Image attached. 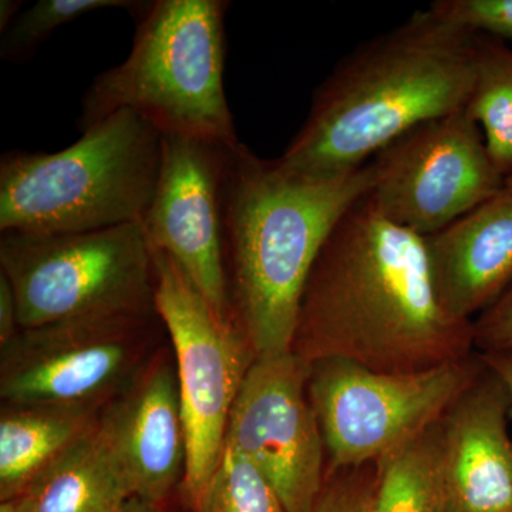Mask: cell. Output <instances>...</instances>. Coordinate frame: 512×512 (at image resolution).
<instances>
[{"label":"cell","instance_id":"6da1fadb","mask_svg":"<svg viewBox=\"0 0 512 512\" xmlns=\"http://www.w3.org/2000/svg\"><path fill=\"white\" fill-rule=\"evenodd\" d=\"M292 352L413 373L476 353L474 322L444 311L424 238L386 220L369 195L340 220L303 291Z\"/></svg>","mask_w":512,"mask_h":512},{"label":"cell","instance_id":"7a4b0ae2","mask_svg":"<svg viewBox=\"0 0 512 512\" xmlns=\"http://www.w3.org/2000/svg\"><path fill=\"white\" fill-rule=\"evenodd\" d=\"M476 43L431 8L363 43L320 84L281 160L318 177L350 173L414 127L466 109Z\"/></svg>","mask_w":512,"mask_h":512},{"label":"cell","instance_id":"3957f363","mask_svg":"<svg viewBox=\"0 0 512 512\" xmlns=\"http://www.w3.org/2000/svg\"><path fill=\"white\" fill-rule=\"evenodd\" d=\"M372 187L370 165L318 177L244 144L228 150L222 238L232 316L255 357L292 350L299 306L333 229Z\"/></svg>","mask_w":512,"mask_h":512},{"label":"cell","instance_id":"277c9868","mask_svg":"<svg viewBox=\"0 0 512 512\" xmlns=\"http://www.w3.org/2000/svg\"><path fill=\"white\" fill-rule=\"evenodd\" d=\"M225 0H156L134 18L130 55L99 74L82 99L80 130L130 110L163 136L241 143L225 94Z\"/></svg>","mask_w":512,"mask_h":512},{"label":"cell","instance_id":"5b68a950","mask_svg":"<svg viewBox=\"0 0 512 512\" xmlns=\"http://www.w3.org/2000/svg\"><path fill=\"white\" fill-rule=\"evenodd\" d=\"M163 134L134 111L84 128L57 153L0 158V232L50 235L141 224L160 173Z\"/></svg>","mask_w":512,"mask_h":512},{"label":"cell","instance_id":"8992f818","mask_svg":"<svg viewBox=\"0 0 512 512\" xmlns=\"http://www.w3.org/2000/svg\"><path fill=\"white\" fill-rule=\"evenodd\" d=\"M0 272L15 292L22 329L157 311L154 252L141 224L0 232Z\"/></svg>","mask_w":512,"mask_h":512},{"label":"cell","instance_id":"52a82bcc","mask_svg":"<svg viewBox=\"0 0 512 512\" xmlns=\"http://www.w3.org/2000/svg\"><path fill=\"white\" fill-rule=\"evenodd\" d=\"M480 353L413 373H382L342 359L309 365L308 393L328 473L377 463L439 423L483 373Z\"/></svg>","mask_w":512,"mask_h":512},{"label":"cell","instance_id":"ba28073f","mask_svg":"<svg viewBox=\"0 0 512 512\" xmlns=\"http://www.w3.org/2000/svg\"><path fill=\"white\" fill-rule=\"evenodd\" d=\"M153 252L156 308L174 350L187 434L181 488L192 510L220 464L229 416L255 355L237 322L222 318L170 255Z\"/></svg>","mask_w":512,"mask_h":512},{"label":"cell","instance_id":"9c48e42d","mask_svg":"<svg viewBox=\"0 0 512 512\" xmlns=\"http://www.w3.org/2000/svg\"><path fill=\"white\" fill-rule=\"evenodd\" d=\"M157 311L22 329L0 348V397L12 406L100 413L154 356Z\"/></svg>","mask_w":512,"mask_h":512},{"label":"cell","instance_id":"30bf717a","mask_svg":"<svg viewBox=\"0 0 512 512\" xmlns=\"http://www.w3.org/2000/svg\"><path fill=\"white\" fill-rule=\"evenodd\" d=\"M369 198L397 227L426 238L505 187L484 136L467 110L427 121L369 163Z\"/></svg>","mask_w":512,"mask_h":512},{"label":"cell","instance_id":"8fae6325","mask_svg":"<svg viewBox=\"0 0 512 512\" xmlns=\"http://www.w3.org/2000/svg\"><path fill=\"white\" fill-rule=\"evenodd\" d=\"M308 379V363L292 350L255 357L225 434V447L261 471L288 512H313L328 477Z\"/></svg>","mask_w":512,"mask_h":512},{"label":"cell","instance_id":"7c38bea8","mask_svg":"<svg viewBox=\"0 0 512 512\" xmlns=\"http://www.w3.org/2000/svg\"><path fill=\"white\" fill-rule=\"evenodd\" d=\"M229 148L163 136L156 191L141 227L151 248L170 255L222 318L234 319L222 238V183Z\"/></svg>","mask_w":512,"mask_h":512},{"label":"cell","instance_id":"4fadbf2b","mask_svg":"<svg viewBox=\"0 0 512 512\" xmlns=\"http://www.w3.org/2000/svg\"><path fill=\"white\" fill-rule=\"evenodd\" d=\"M97 433L133 497L165 504L183 487L187 434L177 366L167 346L101 409Z\"/></svg>","mask_w":512,"mask_h":512},{"label":"cell","instance_id":"5bb4252c","mask_svg":"<svg viewBox=\"0 0 512 512\" xmlns=\"http://www.w3.org/2000/svg\"><path fill=\"white\" fill-rule=\"evenodd\" d=\"M510 407L504 383L485 365L441 417L448 512H512Z\"/></svg>","mask_w":512,"mask_h":512},{"label":"cell","instance_id":"9a60e30c","mask_svg":"<svg viewBox=\"0 0 512 512\" xmlns=\"http://www.w3.org/2000/svg\"><path fill=\"white\" fill-rule=\"evenodd\" d=\"M431 282L448 315L474 322L512 286V190L424 238Z\"/></svg>","mask_w":512,"mask_h":512},{"label":"cell","instance_id":"2e32d148","mask_svg":"<svg viewBox=\"0 0 512 512\" xmlns=\"http://www.w3.org/2000/svg\"><path fill=\"white\" fill-rule=\"evenodd\" d=\"M131 497L96 424L37 474L12 503L18 512H120Z\"/></svg>","mask_w":512,"mask_h":512},{"label":"cell","instance_id":"e0dca14e","mask_svg":"<svg viewBox=\"0 0 512 512\" xmlns=\"http://www.w3.org/2000/svg\"><path fill=\"white\" fill-rule=\"evenodd\" d=\"M99 413L55 406L0 412V501L15 500L50 463L96 427Z\"/></svg>","mask_w":512,"mask_h":512},{"label":"cell","instance_id":"ac0fdd59","mask_svg":"<svg viewBox=\"0 0 512 512\" xmlns=\"http://www.w3.org/2000/svg\"><path fill=\"white\" fill-rule=\"evenodd\" d=\"M372 512L446 510L439 423L377 461Z\"/></svg>","mask_w":512,"mask_h":512},{"label":"cell","instance_id":"d6986e66","mask_svg":"<svg viewBox=\"0 0 512 512\" xmlns=\"http://www.w3.org/2000/svg\"><path fill=\"white\" fill-rule=\"evenodd\" d=\"M466 110L480 127L495 167L507 180L512 175V49L504 40L477 33Z\"/></svg>","mask_w":512,"mask_h":512},{"label":"cell","instance_id":"ffe728a7","mask_svg":"<svg viewBox=\"0 0 512 512\" xmlns=\"http://www.w3.org/2000/svg\"><path fill=\"white\" fill-rule=\"evenodd\" d=\"M146 2L134 0H39L23 10L12 26L2 33L0 56L10 63L30 62L39 46L57 29L103 9H126L136 16Z\"/></svg>","mask_w":512,"mask_h":512},{"label":"cell","instance_id":"44dd1931","mask_svg":"<svg viewBox=\"0 0 512 512\" xmlns=\"http://www.w3.org/2000/svg\"><path fill=\"white\" fill-rule=\"evenodd\" d=\"M192 512H288L261 471L232 448L220 464Z\"/></svg>","mask_w":512,"mask_h":512},{"label":"cell","instance_id":"7402d4cb","mask_svg":"<svg viewBox=\"0 0 512 512\" xmlns=\"http://www.w3.org/2000/svg\"><path fill=\"white\" fill-rule=\"evenodd\" d=\"M377 480V463L332 471L313 512H372Z\"/></svg>","mask_w":512,"mask_h":512},{"label":"cell","instance_id":"603a6c76","mask_svg":"<svg viewBox=\"0 0 512 512\" xmlns=\"http://www.w3.org/2000/svg\"><path fill=\"white\" fill-rule=\"evenodd\" d=\"M430 8L473 32L512 40V0H440Z\"/></svg>","mask_w":512,"mask_h":512},{"label":"cell","instance_id":"cb8c5ba5","mask_svg":"<svg viewBox=\"0 0 512 512\" xmlns=\"http://www.w3.org/2000/svg\"><path fill=\"white\" fill-rule=\"evenodd\" d=\"M478 353H512V286L474 320Z\"/></svg>","mask_w":512,"mask_h":512},{"label":"cell","instance_id":"d4e9b609","mask_svg":"<svg viewBox=\"0 0 512 512\" xmlns=\"http://www.w3.org/2000/svg\"><path fill=\"white\" fill-rule=\"evenodd\" d=\"M18 303L9 279L0 272V348L9 345L19 335Z\"/></svg>","mask_w":512,"mask_h":512},{"label":"cell","instance_id":"484cf974","mask_svg":"<svg viewBox=\"0 0 512 512\" xmlns=\"http://www.w3.org/2000/svg\"><path fill=\"white\" fill-rule=\"evenodd\" d=\"M485 365L500 377L510 396V417H512V353H480Z\"/></svg>","mask_w":512,"mask_h":512},{"label":"cell","instance_id":"4316f807","mask_svg":"<svg viewBox=\"0 0 512 512\" xmlns=\"http://www.w3.org/2000/svg\"><path fill=\"white\" fill-rule=\"evenodd\" d=\"M23 2L18 0H2L0 2V32L5 33L12 26L20 13Z\"/></svg>","mask_w":512,"mask_h":512},{"label":"cell","instance_id":"83f0119b","mask_svg":"<svg viewBox=\"0 0 512 512\" xmlns=\"http://www.w3.org/2000/svg\"><path fill=\"white\" fill-rule=\"evenodd\" d=\"M120 512H175L165 507V504L151 503L141 498L131 497Z\"/></svg>","mask_w":512,"mask_h":512},{"label":"cell","instance_id":"f1b7e54d","mask_svg":"<svg viewBox=\"0 0 512 512\" xmlns=\"http://www.w3.org/2000/svg\"><path fill=\"white\" fill-rule=\"evenodd\" d=\"M0 512H18V510H16L12 501H5V503L0 504Z\"/></svg>","mask_w":512,"mask_h":512},{"label":"cell","instance_id":"f546056e","mask_svg":"<svg viewBox=\"0 0 512 512\" xmlns=\"http://www.w3.org/2000/svg\"><path fill=\"white\" fill-rule=\"evenodd\" d=\"M505 187L510 188L512 190V175L505 180Z\"/></svg>","mask_w":512,"mask_h":512},{"label":"cell","instance_id":"4dcf8cb0","mask_svg":"<svg viewBox=\"0 0 512 512\" xmlns=\"http://www.w3.org/2000/svg\"><path fill=\"white\" fill-rule=\"evenodd\" d=\"M441 512H448V511H447V510H443V511H441Z\"/></svg>","mask_w":512,"mask_h":512}]
</instances>
